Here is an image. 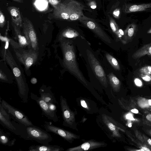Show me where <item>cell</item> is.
<instances>
[{"label":"cell","mask_w":151,"mask_h":151,"mask_svg":"<svg viewBox=\"0 0 151 151\" xmlns=\"http://www.w3.org/2000/svg\"><path fill=\"white\" fill-rule=\"evenodd\" d=\"M7 9L11 16L12 22L17 26L22 27L23 21L19 9L14 6H9Z\"/></svg>","instance_id":"cell-17"},{"label":"cell","mask_w":151,"mask_h":151,"mask_svg":"<svg viewBox=\"0 0 151 151\" xmlns=\"http://www.w3.org/2000/svg\"><path fill=\"white\" fill-rule=\"evenodd\" d=\"M128 150L129 151H145L143 150V149H138V150H137V149H132V148H128Z\"/></svg>","instance_id":"cell-46"},{"label":"cell","mask_w":151,"mask_h":151,"mask_svg":"<svg viewBox=\"0 0 151 151\" xmlns=\"http://www.w3.org/2000/svg\"><path fill=\"white\" fill-rule=\"evenodd\" d=\"M109 24L110 27L113 32L115 34L116 37L119 38V29L114 19L112 17H109Z\"/></svg>","instance_id":"cell-31"},{"label":"cell","mask_w":151,"mask_h":151,"mask_svg":"<svg viewBox=\"0 0 151 151\" xmlns=\"http://www.w3.org/2000/svg\"><path fill=\"white\" fill-rule=\"evenodd\" d=\"M25 127L26 139L34 140L45 145H49V142L52 141V137L46 130L34 125Z\"/></svg>","instance_id":"cell-3"},{"label":"cell","mask_w":151,"mask_h":151,"mask_svg":"<svg viewBox=\"0 0 151 151\" xmlns=\"http://www.w3.org/2000/svg\"><path fill=\"white\" fill-rule=\"evenodd\" d=\"M61 47L64 67L86 85V81L80 71L76 62L74 46L69 42L61 40Z\"/></svg>","instance_id":"cell-2"},{"label":"cell","mask_w":151,"mask_h":151,"mask_svg":"<svg viewBox=\"0 0 151 151\" xmlns=\"http://www.w3.org/2000/svg\"><path fill=\"white\" fill-rule=\"evenodd\" d=\"M142 123L151 127V112L148 111H145L142 116Z\"/></svg>","instance_id":"cell-32"},{"label":"cell","mask_w":151,"mask_h":151,"mask_svg":"<svg viewBox=\"0 0 151 151\" xmlns=\"http://www.w3.org/2000/svg\"><path fill=\"white\" fill-rule=\"evenodd\" d=\"M12 24L14 28L17 39V40L20 47L23 48L28 46L29 47L28 41L24 35L21 32L19 26H17L12 22Z\"/></svg>","instance_id":"cell-23"},{"label":"cell","mask_w":151,"mask_h":151,"mask_svg":"<svg viewBox=\"0 0 151 151\" xmlns=\"http://www.w3.org/2000/svg\"><path fill=\"white\" fill-rule=\"evenodd\" d=\"M79 21L104 41L109 43H111V39L109 37L93 20L89 18Z\"/></svg>","instance_id":"cell-12"},{"label":"cell","mask_w":151,"mask_h":151,"mask_svg":"<svg viewBox=\"0 0 151 151\" xmlns=\"http://www.w3.org/2000/svg\"><path fill=\"white\" fill-rule=\"evenodd\" d=\"M40 97L47 104H56L57 101L51 90L48 88H41L39 90Z\"/></svg>","instance_id":"cell-19"},{"label":"cell","mask_w":151,"mask_h":151,"mask_svg":"<svg viewBox=\"0 0 151 151\" xmlns=\"http://www.w3.org/2000/svg\"><path fill=\"white\" fill-rule=\"evenodd\" d=\"M15 52L17 58L24 65L27 70L35 63L38 56L37 51L31 49L27 50H15Z\"/></svg>","instance_id":"cell-6"},{"label":"cell","mask_w":151,"mask_h":151,"mask_svg":"<svg viewBox=\"0 0 151 151\" xmlns=\"http://www.w3.org/2000/svg\"><path fill=\"white\" fill-rule=\"evenodd\" d=\"M139 76L147 83L151 85V75L139 73Z\"/></svg>","instance_id":"cell-34"},{"label":"cell","mask_w":151,"mask_h":151,"mask_svg":"<svg viewBox=\"0 0 151 151\" xmlns=\"http://www.w3.org/2000/svg\"><path fill=\"white\" fill-rule=\"evenodd\" d=\"M135 134L137 138L139 139L142 144L145 146L149 147L147 145L144 138L142 134L139 131L136 130L135 131Z\"/></svg>","instance_id":"cell-33"},{"label":"cell","mask_w":151,"mask_h":151,"mask_svg":"<svg viewBox=\"0 0 151 151\" xmlns=\"http://www.w3.org/2000/svg\"><path fill=\"white\" fill-rule=\"evenodd\" d=\"M86 0V1H90L91 0Z\"/></svg>","instance_id":"cell-52"},{"label":"cell","mask_w":151,"mask_h":151,"mask_svg":"<svg viewBox=\"0 0 151 151\" xmlns=\"http://www.w3.org/2000/svg\"><path fill=\"white\" fill-rule=\"evenodd\" d=\"M65 1L68 8L69 21H79L89 19L83 14L84 6L80 3L75 0H66Z\"/></svg>","instance_id":"cell-7"},{"label":"cell","mask_w":151,"mask_h":151,"mask_svg":"<svg viewBox=\"0 0 151 151\" xmlns=\"http://www.w3.org/2000/svg\"><path fill=\"white\" fill-rule=\"evenodd\" d=\"M16 141V139L9 133L0 129V143L1 144L11 147L14 145Z\"/></svg>","instance_id":"cell-22"},{"label":"cell","mask_w":151,"mask_h":151,"mask_svg":"<svg viewBox=\"0 0 151 151\" xmlns=\"http://www.w3.org/2000/svg\"><path fill=\"white\" fill-rule=\"evenodd\" d=\"M106 57L108 61L115 70H119L120 69L119 64L117 60L110 54L107 53Z\"/></svg>","instance_id":"cell-29"},{"label":"cell","mask_w":151,"mask_h":151,"mask_svg":"<svg viewBox=\"0 0 151 151\" xmlns=\"http://www.w3.org/2000/svg\"><path fill=\"white\" fill-rule=\"evenodd\" d=\"M60 105L63 120L64 126L71 127L75 122L74 113L69 108L66 99L62 96L60 98Z\"/></svg>","instance_id":"cell-10"},{"label":"cell","mask_w":151,"mask_h":151,"mask_svg":"<svg viewBox=\"0 0 151 151\" xmlns=\"http://www.w3.org/2000/svg\"><path fill=\"white\" fill-rule=\"evenodd\" d=\"M126 133L132 141L139 148L145 151H151V148L143 145L138 139H136L131 133L127 132Z\"/></svg>","instance_id":"cell-30"},{"label":"cell","mask_w":151,"mask_h":151,"mask_svg":"<svg viewBox=\"0 0 151 151\" xmlns=\"http://www.w3.org/2000/svg\"><path fill=\"white\" fill-rule=\"evenodd\" d=\"M105 144L102 142L90 140L76 147L68 148L67 151H81L93 149L102 146Z\"/></svg>","instance_id":"cell-15"},{"label":"cell","mask_w":151,"mask_h":151,"mask_svg":"<svg viewBox=\"0 0 151 151\" xmlns=\"http://www.w3.org/2000/svg\"><path fill=\"white\" fill-rule=\"evenodd\" d=\"M147 133L148 134H149V135L151 136V129L149 130H147Z\"/></svg>","instance_id":"cell-48"},{"label":"cell","mask_w":151,"mask_h":151,"mask_svg":"<svg viewBox=\"0 0 151 151\" xmlns=\"http://www.w3.org/2000/svg\"><path fill=\"white\" fill-rule=\"evenodd\" d=\"M119 101L121 107L125 110L134 114H141L135 103L132 99L129 100L124 99L119 100Z\"/></svg>","instance_id":"cell-21"},{"label":"cell","mask_w":151,"mask_h":151,"mask_svg":"<svg viewBox=\"0 0 151 151\" xmlns=\"http://www.w3.org/2000/svg\"><path fill=\"white\" fill-rule=\"evenodd\" d=\"M149 111H151V106L150 107V109H149Z\"/></svg>","instance_id":"cell-50"},{"label":"cell","mask_w":151,"mask_h":151,"mask_svg":"<svg viewBox=\"0 0 151 151\" xmlns=\"http://www.w3.org/2000/svg\"><path fill=\"white\" fill-rule=\"evenodd\" d=\"M47 1L54 7L57 6L60 3V2L58 0H47Z\"/></svg>","instance_id":"cell-39"},{"label":"cell","mask_w":151,"mask_h":151,"mask_svg":"<svg viewBox=\"0 0 151 151\" xmlns=\"http://www.w3.org/2000/svg\"><path fill=\"white\" fill-rule=\"evenodd\" d=\"M146 55L151 56V42L144 45L136 51L132 57L133 58L137 59Z\"/></svg>","instance_id":"cell-24"},{"label":"cell","mask_w":151,"mask_h":151,"mask_svg":"<svg viewBox=\"0 0 151 151\" xmlns=\"http://www.w3.org/2000/svg\"><path fill=\"white\" fill-rule=\"evenodd\" d=\"M120 14V11L119 9H116L113 12V15L115 17L118 18Z\"/></svg>","instance_id":"cell-42"},{"label":"cell","mask_w":151,"mask_h":151,"mask_svg":"<svg viewBox=\"0 0 151 151\" xmlns=\"http://www.w3.org/2000/svg\"><path fill=\"white\" fill-rule=\"evenodd\" d=\"M53 14L54 17L57 19L69 21L68 8L65 1L60 3L54 8Z\"/></svg>","instance_id":"cell-13"},{"label":"cell","mask_w":151,"mask_h":151,"mask_svg":"<svg viewBox=\"0 0 151 151\" xmlns=\"http://www.w3.org/2000/svg\"><path fill=\"white\" fill-rule=\"evenodd\" d=\"M89 5L90 7L92 9H94L96 8V3L94 1L91 2L89 4Z\"/></svg>","instance_id":"cell-43"},{"label":"cell","mask_w":151,"mask_h":151,"mask_svg":"<svg viewBox=\"0 0 151 151\" xmlns=\"http://www.w3.org/2000/svg\"><path fill=\"white\" fill-rule=\"evenodd\" d=\"M51 111L52 112L56 113L57 112V107L55 104L52 103H50L47 104Z\"/></svg>","instance_id":"cell-38"},{"label":"cell","mask_w":151,"mask_h":151,"mask_svg":"<svg viewBox=\"0 0 151 151\" xmlns=\"http://www.w3.org/2000/svg\"><path fill=\"white\" fill-rule=\"evenodd\" d=\"M2 54L4 59L11 68L16 79L18 89V95L22 100V102L27 103L29 88L21 70L8 50H3Z\"/></svg>","instance_id":"cell-1"},{"label":"cell","mask_w":151,"mask_h":151,"mask_svg":"<svg viewBox=\"0 0 151 151\" xmlns=\"http://www.w3.org/2000/svg\"><path fill=\"white\" fill-rule=\"evenodd\" d=\"M18 2V3H22L23 2V0H12Z\"/></svg>","instance_id":"cell-47"},{"label":"cell","mask_w":151,"mask_h":151,"mask_svg":"<svg viewBox=\"0 0 151 151\" xmlns=\"http://www.w3.org/2000/svg\"><path fill=\"white\" fill-rule=\"evenodd\" d=\"M31 98L35 101L40 108L42 114L48 119L56 122L58 120V118L55 113L50 110L47 103L37 95L31 93Z\"/></svg>","instance_id":"cell-11"},{"label":"cell","mask_w":151,"mask_h":151,"mask_svg":"<svg viewBox=\"0 0 151 151\" xmlns=\"http://www.w3.org/2000/svg\"><path fill=\"white\" fill-rule=\"evenodd\" d=\"M31 82L32 84H35L37 82V80L36 78H32L30 81Z\"/></svg>","instance_id":"cell-45"},{"label":"cell","mask_w":151,"mask_h":151,"mask_svg":"<svg viewBox=\"0 0 151 151\" xmlns=\"http://www.w3.org/2000/svg\"><path fill=\"white\" fill-rule=\"evenodd\" d=\"M81 106L83 107L86 108L87 107V105L85 101L84 100H82L81 101Z\"/></svg>","instance_id":"cell-44"},{"label":"cell","mask_w":151,"mask_h":151,"mask_svg":"<svg viewBox=\"0 0 151 151\" xmlns=\"http://www.w3.org/2000/svg\"><path fill=\"white\" fill-rule=\"evenodd\" d=\"M147 33L148 34H151V29L147 31Z\"/></svg>","instance_id":"cell-49"},{"label":"cell","mask_w":151,"mask_h":151,"mask_svg":"<svg viewBox=\"0 0 151 151\" xmlns=\"http://www.w3.org/2000/svg\"><path fill=\"white\" fill-rule=\"evenodd\" d=\"M63 148L56 145H32L29 148V151H61Z\"/></svg>","instance_id":"cell-20"},{"label":"cell","mask_w":151,"mask_h":151,"mask_svg":"<svg viewBox=\"0 0 151 151\" xmlns=\"http://www.w3.org/2000/svg\"><path fill=\"white\" fill-rule=\"evenodd\" d=\"M23 32L29 43V48L35 51L38 48V39L31 21L26 17L22 18Z\"/></svg>","instance_id":"cell-4"},{"label":"cell","mask_w":151,"mask_h":151,"mask_svg":"<svg viewBox=\"0 0 151 151\" xmlns=\"http://www.w3.org/2000/svg\"><path fill=\"white\" fill-rule=\"evenodd\" d=\"M148 98L150 99H151V96H148Z\"/></svg>","instance_id":"cell-51"},{"label":"cell","mask_w":151,"mask_h":151,"mask_svg":"<svg viewBox=\"0 0 151 151\" xmlns=\"http://www.w3.org/2000/svg\"><path fill=\"white\" fill-rule=\"evenodd\" d=\"M0 78L1 80L4 81H7L8 80L6 75L1 70L0 71Z\"/></svg>","instance_id":"cell-41"},{"label":"cell","mask_w":151,"mask_h":151,"mask_svg":"<svg viewBox=\"0 0 151 151\" xmlns=\"http://www.w3.org/2000/svg\"><path fill=\"white\" fill-rule=\"evenodd\" d=\"M142 134L147 145L151 148V139L146 136L144 134Z\"/></svg>","instance_id":"cell-37"},{"label":"cell","mask_w":151,"mask_h":151,"mask_svg":"<svg viewBox=\"0 0 151 151\" xmlns=\"http://www.w3.org/2000/svg\"><path fill=\"white\" fill-rule=\"evenodd\" d=\"M151 10V3L141 4H126L124 12L126 13Z\"/></svg>","instance_id":"cell-14"},{"label":"cell","mask_w":151,"mask_h":151,"mask_svg":"<svg viewBox=\"0 0 151 151\" xmlns=\"http://www.w3.org/2000/svg\"><path fill=\"white\" fill-rule=\"evenodd\" d=\"M79 34L75 30L72 28H68L64 30L60 35V39L62 40L63 38H73L79 36Z\"/></svg>","instance_id":"cell-28"},{"label":"cell","mask_w":151,"mask_h":151,"mask_svg":"<svg viewBox=\"0 0 151 151\" xmlns=\"http://www.w3.org/2000/svg\"><path fill=\"white\" fill-rule=\"evenodd\" d=\"M135 84L137 86L141 87L142 86L143 83L141 80L138 78H135L134 80Z\"/></svg>","instance_id":"cell-40"},{"label":"cell","mask_w":151,"mask_h":151,"mask_svg":"<svg viewBox=\"0 0 151 151\" xmlns=\"http://www.w3.org/2000/svg\"><path fill=\"white\" fill-rule=\"evenodd\" d=\"M5 19L3 13L1 10L0 11V27L2 28L5 24Z\"/></svg>","instance_id":"cell-36"},{"label":"cell","mask_w":151,"mask_h":151,"mask_svg":"<svg viewBox=\"0 0 151 151\" xmlns=\"http://www.w3.org/2000/svg\"><path fill=\"white\" fill-rule=\"evenodd\" d=\"M135 103L137 108L145 111H148L151 106V99H147L141 96L132 99Z\"/></svg>","instance_id":"cell-18"},{"label":"cell","mask_w":151,"mask_h":151,"mask_svg":"<svg viewBox=\"0 0 151 151\" xmlns=\"http://www.w3.org/2000/svg\"><path fill=\"white\" fill-rule=\"evenodd\" d=\"M0 123L5 127L16 135H19L17 129L10 120V116H5L0 113Z\"/></svg>","instance_id":"cell-26"},{"label":"cell","mask_w":151,"mask_h":151,"mask_svg":"<svg viewBox=\"0 0 151 151\" xmlns=\"http://www.w3.org/2000/svg\"><path fill=\"white\" fill-rule=\"evenodd\" d=\"M102 119L104 122L107 125L109 129L112 131L114 136L119 137H121V135L119 132V129H120L123 132H124V131L119 127L117 125L113 123L111 121L110 117L107 116L103 115H102Z\"/></svg>","instance_id":"cell-25"},{"label":"cell","mask_w":151,"mask_h":151,"mask_svg":"<svg viewBox=\"0 0 151 151\" xmlns=\"http://www.w3.org/2000/svg\"><path fill=\"white\" fill-rule=\"evenodd\" d=\"M137 26L135 24H129L124 32V35L121 40L124 44L131 42L134 37L137 31Z\"/></svg>","instance_id":"cell-16"},{"label":"cell","mask_w":151,"mask_h":151,"mask_svg":"<svg viewBox=\"0 0 151 151\" xmlns=\"http://www.w3.org/2000/svg\"><path fill=\"white\" fill-rule=\"evenodd\" d=\"M86 51L89 63L96 76L104 86L107 87L108 83L102 67L91 52L88 49Z\"/></svg>","instance_id":"cell-5"},{"label":"cell","mask_w":151,"mask_h":151,"mask_svg":"<svg viewBox=\"0 0 151 151\" xmlns=\"http://www.w3.org/2000/svg\"><path fill=\"white\" fill-rule=\"evenodd\" d=\"M0 104L8 113L19 123L25 126L34 125L27 116L22 111L11 105L1 98Z\"/></svg>","instance_id":"cell-8"},{"label":"cell","mask_w":151,"mask_h":151,"mask_svg":"<svg viewBox=\"0 0 151 151\" xmlns=\"http://www.w3.org/2000/svg\"><path fill=\"white\" fill-rule=\"evenodd\" d=\"M139 73L144 74L151 75V66H146L141 68Z\"/></svg>","instance_id":"cell-35"},{"label":"cell","mask_w":151,"mask_h":151,"mask_svg":"<svg viewBox=\"0 0 151 151\" xmlns=\"http://www.w3.org/2000/svg\"><path fill=\"white\" fill-rule=\"evenodd\" d=\"M107 76L110 83L114 91L118 92L121 86L120 80L112 73L109 74Z\"/></svg>","instance_id":"cell-27"},{"label":"cell","mask_w":151,"mask_h":151,"mask_svg":"<svg viewBox=\"0 0 151 151\" xmlns=\"http://www.w3.org/2000/svg\"><path fill=\"white\" fill-rule=\"evenodd\" d=\"M43 126L47 132L59 135L68 142L79 138L78 136L70 132L54 125L50 122H45Z\"/></svg>","instance_id":"cell-9"}]
</instances>
